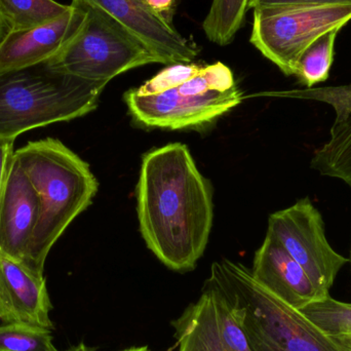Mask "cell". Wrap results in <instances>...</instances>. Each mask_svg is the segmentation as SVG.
Returning <instances> with one entry per match:
<instances>
[{"label":"cell","instance_id":"1","mask_svg":"<svg viewBox=\"0 0 351 351\" xmlns=\"http://www.w3.org/2000/svg\"><path fill=\"white\" fill-rule=\"evenodd\" d=\"M138 218L146 245L167 267L188 271L204 255L213 225V192L187 146L169 144L143 156Z\"/></svg>","mask_w":351,"mask_h":351},{"label":"cell","instance_id":"2","mask_svg":"<svg viewBox=\"0 0 351 351\" xmlns=\"http://www.w3.org/2000/svg\"><path fill=\"white\" fill-rule=\"evenodd\" d=\"M39 199V219L27 253L29 268L43 274L56 241L92 204L99 183L88 162L55 138L29 142L14 154Z\"/></svg>","mask_w":351,"mask_h":351},{"label":"cell","instance_id":"3","mask_svg":"<svg viewBox=\"0 0 351 351\" xmlns=\"http://www.w3.org/2000/svg\"><path fill=\"white\" fill-rule=\"evenodd\" d=\"M208 280L223 293L252 351H348L302 311L287 304L239 262H214Z\"/></svg>","mask_w":351,"mask_h":351},{"label":"cell","instance_id":"4","mask_svg":"<svg viewBox=\"0 0 351 351\" xmlns=\"http://www.w3.org/2000/svg\"><path fill=\"white\" fill-rule=\"evenodd\" d=\"M107 84L55 69L49 61L0 72V139L92 112Z\"/></svg>","mask_w":351,"mask_h":351},{"label":"cell","instance_id":"5","mask_svg":"<svg viewBox=\"0 0 351 351\" xmlns=\"http://www.w3.org/2000/svg\"><path fill=\"white\" fill-rule=\"evenodd\" d=\"M130 112L146 127L180 130L206 125L237 107L243 95L232 71L221 62L204 66L183 84L156 93H125Z\"/></svg>","mask_w":351,"mask_h":351},{"label":"cell","instance_id":"6","mask_svg":"<svg viewBox=\"0 0 351 351\" xmlns=\"http://www.w3.org/2000/svg\"><path fill=\"white\" fill-rule=\"evenodd\" d=\"M73 5L86 10V19L74 38L49 60L55 69L90 82L108 84L129 70L162 64L137 37L102 10Z\"/></svg>","mask_w":351,"mask_h":351},{"label":"cell","instance_id":"7","mask_svg":"<svg viewBox=\"0 0 351 351\" xmlns=\"http://www.w3.org/2000/svg\"><path fill=\"white\" fill-rule=\"evenodd\" d=\"M351 21V4L254 8L252 45L287 76L296 75L299 60L317 39Z\"/></svg>","mask_w":351,"mask_h":351},{"label":"cell","instance_id":"8","mask_svg":"<svg viewBox=\"0 0 351 351\" xmlns=\"http://www.w3.org/2000/svg\"><path fill=\"white\" fill-rule=\"evenodd\" d=\"M267 233L300 264L317 290L330 295L338 274L350 259L331 247L323 217L308 197L270 215Z\"/></svg>","mask_w":351,"mask_h":351},{"label":"cell","instance_id":"9","mask_svg":"<svg viewBox=\"0 0 351 351\" xmlns=\"http://www.w3.org/2000/svg\"><path fill=\"white\" fill-rule=\"evenodd\" d=\"M177 351H252L226 297L206 278L202 294L172 322Z\"/></svg>","mask_w":351,"mask_h":351},{"label":"cell","instance_id":"10","mask_svg":"<svg viewBox=\"0 0 351 351\" xmlns=\"http://www.w3.org/2000/svg\"><path fill=\"white\" fill-rule=\"evenodd\" d=\"M98 8L146 45L164 65L191 63L199 49L179 31L158 19L142 0H72Z\"/></svg>","mask_w":351,"mask_h":351},{"label":"cell","instance_id":"11","mask_svg":"<svg viewBox=\"0 0 351 351\" xmlns=\"http://www.w3.org/2000/svg\"><path fill=\"white\" fill-rule=\"evenodd\" d=\"M86 12L73 5L65 14L40 26L10 31L0 43V72L49 61L77 34Z\"/></svg>","mask_w":351,"mask_h":351},{"label":"cell","instance_id":"12","mask_svg":"<svg viewBox=\"0 0 351 351\" xmlns=\"http://www.w3.org/2000/svg\"><path fill=\"white\" fill-rule=\"evenodd\" d=\"M39 219V199L12 156L0 199V254L24 263Z\"/></svg>","mask_w":351,"mask_h":351},{"label":"cell","instance_id":"13","mask_svg":"<svg viewBox=\"0 0 351 351\" xmlns=\"http://www.w3.org/2000/svg\"><path fill=\"white\" fill-rule=\"evenodd\" d=\"M51 309L43 274L0 254V319L53 330Z\"/></svg>","mask_w":351,"mask_h":351},{"label":"cell","instance_id":"14","mask_svg":"<svg viewBox=\"0 0 351 351\" xmlns=\"http://www.w3.org/2000/svg\"><path fill=\"white\" fill-rule=\"evenodd\" d=\"M251 272L262 286L299 311L329 296L317 290L300 264L269 233L256 252Z\"/></svg>","mask_w":351,"mask_h":351},{"label":"cell","instance_id":"15","mask_svg":"<svg viewBox=\"0 0 351 351\" xmlns=\"http://www.w3.org/2000/svg\"><path fill=\"white\" fill-rule=\"evenodd\" d=\"M311 168L351 187V117L340 125H333L330 139L313 154Z\"/></svg>","mask_w":351,"mask_h":351},{"label":"cell","instance_id":"16","mask_svg":"<svg viewBox=\"0 0 351 351\" xmlns=\"http://www.w3.org/2000/svg\"><path fill=\"white\" fill-rule=\"evenodd\" d=\"M250 0H213L202 23L206 38L215 45H230L245 24Z\"/></svg>","mask_w":351,"mask_h":351},{"label":"cell","instance_id":"17","mask_svg":"<svg viewBox=\"0 0 351 351\" xmlns=\"http://www.w3.org/2000/svg\"><path fill=\"white\" fill-rule=\"evenodd\" d=\"M70 8L55 0H0V14L12 31L40 26Z\"/></svg>","mask_w":351,"mask_h":351},{"label":"cell","instance_id":"18","mask_svg":"<svg viewBox=\"0 0 351 351\" xmlns=\"http://www.w3.org/2000/svg\"><path fill=\"white\" fill-rule=\"evenodd\" d=\"M338 33L339 31L334 30L324 35L301 56L295 76L307 88H313L329 78Z\"/></svg>","mask_w":351,"mask_h":351},{"label":"cell","instance_id":"19","mask_svg":"<svg viewBox=\"0 0 351 351\" xmlns=\"http://www.w3.org/2000/svg\"><path fill=\"white\" fill-rule=\"evenodd\" d=\"M301 311L328 335L351 338V303L336 300L329 295L311 303Z\"/></svg>","mask_w":351,"mask_h":351},{"label":"cell","instance_id":"20","mask_svg":"<svg viewBox=\"0 0 351 351\" xmlns=\"http://www.w3.org/2000/svg\"><path fill=\"white\" fill-rule=\"evenodd\" d=\"M51 330L29 324L0 327V351H55Z\"/></svg>","mask_w":351,"mask_h":351},{"label":"cell","instance_id":"21","mask_svg":"<svg viewBox=\"0 0 351 351\" xmlns=\"http://www.w3.org/2000/svg\"><path fill=\"white\" fill-rule=\"evenodd\" d=\"M286 96L319 101L331 105L336 112L334 125H340L351 117V84L291 90L286 93Z\"/></svg>","mask_w":351,"mask_h":351},{"label":"cell","instance_id":"22","mask_svg":"<svg viewBox=\"0 0 351 351\" xmlns=\"http://www.w3.org/2000/svg\"><path fill=\"white\" fill-rule=\"evenodd\" d=\"M204 66L195 63H177L167 66L154 77L139 88H134L139 94H156L175 88L202 71Z\"/></svg>","mask_w":351,"mask_h":351},{"label":"cell","instance_id":"23","mask_svg":"<svg viewBox=\"0 0 351 351\" xmlns=\"http://www.w3.org/2000/svg\"><path fill=\"white\" fill-rule=\"evenodd\" d=\"M326 4H351V0H250V10L267 8V6L326 5Z\"/></svg>","mask_w":351,"mask_h":351},{"label":"cell","instance_id":"24","mask_svg":"<svg viewBox=\"0 0 351 351\" xmlns=\"http://www.w3.org/2000/svg\"><path fill=\"white\" fill-rule=\"evenodd\" d=\"M142 1L162 22L166 23L168 26L176 28L174 16L179 0H142Z\"/></svg>","mask_w":351,"mask_h":351},{"label":"cell","instance_id":"25","mask_svg":"<svg viewBox=\"0 0 351 351\" xmlns=\"http://www.w3.org/2000/svg\"><path fill=\"white\" fill-rule=\"evenodd\" d=\"M14 140L0 139V199L3 192L6 175L14 154Z\"/></svg>","mask_w":351,"mask_h":351},{"label":"cell","instance_id":"26","mask_svg":"<svg viewBox=\"0 0 351 351\" xmlns=\"http://www.w3.org/2000/svg\"><path fill=\"white\" fill-rule=\"evenodd\" d=\"M10 28L8 25L6 24L5 21L2 19L1 14H0V43H2L6 35L10 32Z\"/></svg>","mask_w":351,"mask_h":351},{"label":"cell","instance_id":"27","mask_svg":"<svg viewBox=\"0 0 351 351\" xmlns=\"http://www.w3.org/2000/svg\"><path fill=\"white\" fill-rule=\"evenodd\" d=\"M55 351H96V348H90V346H86V344H84V342H82V343L77 344V346H71V348H68V350H56Z\"/></svg>","mask_w":351,"mask_h":351},{"label":"cell","instance_id":"28","mask_svg":"<svg viewBox=\"0 0 351 351\" xmlns=\"http://www.w3.org/2000/svg\"><path fill=\"white\" fill-rule=\"evenodd\" d=\"M119 351H152L148 346H133V348H125Z\"/></svg>","mask_w":351,"mask_h":351},{"label":"cell","instance_id":"29","mask_svg":"<svg viewBox=\"0 0 351 351\" xmlns=\"http://www.w3.org/2000/svg\"><path fill=\"white\" fill-rule=\"evenodd\" d=\"M338 339L348 348V351H351V338H338Z\"/></svg>","mask_w":351,"mask_h":351},{"label":"cell","instance_id":"30","mask_svg":"<svg viewBox=\"0 0 351 351\" xmlns=\"http://www.w3.org/2000/svg\"><path fill=\"white\" fill-rule=\"evenodd\" d=\"M350 265H351V251H350Z\"/></svg>","mask_w":351,"mask_h":351}]
</instances>
